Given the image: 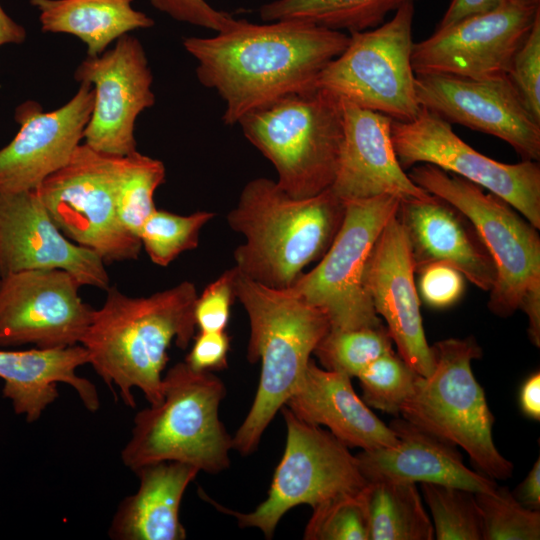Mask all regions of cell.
I'll return each mask as SVG.
<instances>
[{"label":"cell","instance_id":"f1b7e54d","mask_svg":"<svg viewBox=\"0 0 540 540\" xmlns=\"http://www.w3.org/2000/svg\"><path fill=\"white\" fill-rule=\"evenodd\" d=\"M416 0H272L259 8L264 22L295 20L348 34L375 28Z\"/></svg>","mask_w":540,"mask_h":540},{"label":"cell","instance_id":"60d3db41","mask_svg":"<svg viewBox=\"0 0 540 540\" xmlns=\"http://www.w3.org/2000/svg\"><path fill=\"white\" fill-rule=\"evenodd\" d=\"M230 336L225 331H199L185 358V363L195 371L213 372L227 367Z\"/></svg>","mask_w":540,"mask_h":540},{"label":"cell","instance_id":"4dcf8cb0","mask_svg":"<svg viewBox=\"0 0 540 540\" xmlns=\"http://www.w3.org/2000/svg\"><path fill=\"white\" fill-rule=\"evenodd\" d=\"M166 169L158 159L135 151L121 157L117 210L122 225L138 236L145 220L156 209L154 193L165 182Z\"/></svg>","mask_w":540,"mask_h":540},{"label":"cell","instance_id":"277c9868","mask_svg":"<svg viewBox=\"0 0 540 540\" xmlns=\"http://www.w3.org/2000/svg\"><path fill=\"white\" fill-rule=\"evenodd\" d=\"M235 296L250 321L247 359L261 362L253 403L232 437L233 449L248 455L257 449L266 428L299 386L330 323L321 310L290 288L267 287L238 270Z\"/></svg>","mask_w":540,"mask_h":540},{"label":"cell","instance_id":"d6986e66","mask_svg":"<svg viewBox=\"0 0 540 540\" xmlns=\"http://www.w3.org/2000/svg\"><path fill=\"white\" fill-rule=\"evenodd\" d=\"M94 96L93 86L84 82L66 104L53 111H44L32 100L16 108L20 129L0 149V191L35 190L69 161L83 140Z\"/></svg>","mask_w":540,"mask_h":540},{"label":"cell","instance_id":"30bf717a","mask_svg":"<svg viewBox=\"0 0 540 540\" xmlns=\"http://www.w3.org/2000/svg\"><path fill=\"white\" fill-rule=\"evenodd\" d=\"M121 157L81 143L69 161L35 189L63 235L105 264L136 260L142 248L118 215Z\"/></svg>","mask_w":540,"mask_h":540},{"label":"cell","instance_id":"8fae6325","mask_svg":"<svg viewBox=\"0 0 540 540\" xmlns=\"http://www.w3.org/2000/svg\"><path fill=\"white\" fill-rule=\"evenodd\" d=\"M414 3H407L379 26L349 34L340 55L330 61L317 87L392 120L414 119L421 107L412 68Z\"/></svg>","mask_w":540,"mask_h":540},{"label":"cell","instance_id":"5b68a950","mask_svg":"<svg viewBox=\"0 0 540 540\" xmlns=\"http://www.w3.org/2000/svg\"><path fill=\"white\" fill-rule=\"evenodd\" d=\"M409 178L429 194L442 198L473 224L496 270L488 308L508 317L522 310L528 336L540 346V237L509 203L464 178L434 165L411 167Z\"/></svg>","mask_w":540,"mask_h":540},{"label":"cell","instance_id":"f6af8a7d","mask_svg":"<svg viewBox=\"0 0 540 540\" xmlns=\"http://www.w3.org/2000/svg\"><path fill=\"white\" fill-rule=\"evenodd\" d=\"M27 37L25 28L14 21L0 4V46L22 44Z\"/></svg>","mask_w":540,"mask_h":540},{"label":"cell","instance_id":"6da1fadb","mask_svg":"<svg viewBox=\"0 0 540 540\" xmlns=\"http://www.w3.org/2000/svg\"><path fill=\"white\" fill-rule=\"evenodd\" d=\"M349 34L312 23L243 19L210 37H186L200 83L225 102L222 120L246 114L290 94L316 88L326 65L342 53Z\"/></svg>","mask_w":540,"mask_h":540},{"label":"cell","instance_id":"ffe728a7","mask_svg":"<svg viewBox=\"0 0 540 540\" xmlns=\"http://www.w3.org/2000/svg\"><path fill=\"white\" fill-rule=\"evenodd\" d=\"M415 270L406 232L396 214L388 221L368 258L365 285L398 355L419 375L429 376L434 355L420 313Z\"/></svg>","mask_w":540,"mask_h":540},{"label":"cell","instance_id":"7c38bea8","mask_svg":"<svg viewBox=\"0 0 540 540\" xmlns=\"http://www.w3.org/2000/svg\"><path fill=\"white\" fill-rule=\"evenodd\" d=\"M343 202L344 218L329 249L289 288L321 310L330 328L379 326L383 323L367 292L365 272L372 248L400 200L383 194Z\"/></svg>","mask_w":540,"mask_h":540},{"label":"cell","instance_id":"2e32d148","mask_svg":"<svg viewBox=\"0 0 540 540\" xmlns=\"http://www.w3.org/2000/svg\"><path fill=\"white\" fill-rule=\"evenodd\" d=\"M74 78L92 85L95 93L84 143L114 156L137 151L136 119L155 103L153 76L141 42L130 34L121 36L112 49L87 56Z\"/></svg>","mask_w":540,"mask_h":540},{"label":"cell","instance_id":"484cf974","mask_svg":"<svg viewBox=\"0 0 540 540\" xmlns=\"http://www.w3.org/2000/svg\"><path fill=\"white\" fill-rule=\"evenodd\" d=\"M137 491L118 505L108 529L114 540H183L180 505L198 468L176 461L143 465L133 471Z\"/></svg>","mask_w":540,"mask_h":540},{"label":"cell","instance_id":"d590c367","mask_svg":"<svg viewBox=\"0 0 540 540\" xmlns=\"http://www.w3.org/2000/svg\"><path fill=\"white\" fill-rule=\"evenodd\" d=\"M365 488L338 495L312 508L304 539L370 540Z\"/></svg>","mask_w":540,"mask_h":540},{"label":"cell","instance_id":"d6a6232c","mask_svg":"<svg viewBox=\"0 0 540 540\" xmlns=\"http://www.w3.org/2000/svg\"><path fill=\"white\" fill-rule=\"evenodd\" d=\"M438 540H482V521L475 493L435 483H421Z\"/></svg>","mask_w":540,"mask_h":540},{"label":"cell","instance_id":"7a4b0ae2","mask_svg":"<svg viewBox=\"0 0 540 540\" xmlns=\"http://www.w3.org/2000/svg\"><path fill=\"white\" fill-rule=\"evenodd\" d=\"M80 344L97 375L124 404L136 407L132 390L149 405L162 398L163 371L172 342L186 349L195 335V285L183 281L147 297H129L109 286Z\"/></svg>","mask_w":540,"mask_h":540},{"label":"cell","instance_id":"ba28073f","mask_svg":"<svg viewBox=\"0 0 540 540\" xmlns=\"http://www.w3.org/2000/svg\"><path fill=\"white\" fill-rule=\"evenodd\" d=\"M432 347L434 369L419 376L400 414L421 429L465 450L476 470L506 480L513 464L496 448L494 417L471 363L482 356L474 337L449 338Z\"/></svg>","mask_w":540,"mask_h":540},{"label":"cell","instance_id":"f35d334b","mask_svg":"<svg viewBox=\"0 0 540 540\" xmlns=\"http://www.w3.org/2000/svg\"><path fill=\"white\" fill-rule=\"evenodd\" d=\"M418 274L420 297L432 308H448L457 303L464 293L465 277L451 265L431 263Z\"/></svg>","mask_w":540,"mask_h":540},{"label":"cell","instance_id":"d4e9b609","mask_svg":"<svg viewBox=\"0 0 540 540\" xmlns=\"http://www.w3.org/2000/svg\"><path fill=\"white\" fill-rule=\"evenodd\" d=\"M89 363L88 352L77 344L65 348L0 350L2 395L25 421H37L59 396L57 385L71 386L90 412L100 408L95 385L76 371Z\"/></svg>","mask_w":540,"mask_h":540},{"label":"cell","instance_id":"1f68e13d","mask_svg":"<svg viewBox=\"0 0 540 540\" xmlns=\"http://www.w3.org/2000/svg\"><path fill=\"white\" fill-rule=\"evenodd\" d=\"M214 216L207 211L179 215L156 208L141 226L138 237L150 260L166 267L181 253L198 247L201 229Z\"/></svg>","mask_w":540,"mask_h":540},{"label":"cell","instance_id":"e0dca14e","mask_svg":"<svg viewBox=\"0 0 540 540\" xmlns=\"http://www.w3.org/2000/svg\"><path fill=\"white\" fill-rule=\"evenodd\" d=\"M421 108L448 123L507 142L522 160L540 159V122L508 76L471 79L445 74L415 75Z\"/></svg>","mask_w":540,"mask_h":540},{"label":"cell","instance_id":"8d00e7d4","mask_svg":"<svg viewBox=\"0 0 540 540\" xmlns=\"http://www.w3.org/2000/svg\"><path fill=\"white\" fill-rule=\"evenodd\" d=\"M507 76L530 113L540 122V14L515 53Z\"/></svg>","mask_w":540,"mask_h":540},{"label":"cell","instance_id":"7bdbcfd3","mask_svg":"<svg viewBox=\"0 0 540 540\" xmlns=\"http://www.w3.org/2000/svg\"><path fill=\"white\" fill-rule=\"evenodd\" d=\"M525 507L539 510L540 507V458L536 460L525 479L512 493Z\"/></svg>","mask_w":540,"mask_h":540},{"label":"cell","instance_id":"4316f807","mask_svg":"<svg viewBox=\"0 0 540 540\" xmlns=\"http://www.w3.org/2000/svg\"><path fill=\"white\" fill-rule=\"evenodd\" d=\"M134 0H30L39 12L41 30L70 34L98 56L121 36L148 29L154 20L132 7Z\"/></svg>","mask_w":540,"mask_h":540},{"label":"cell","instance_id":"8992f818","mask_svg":"<svg viewBox=\"0 0 540 540\" xmlns=\"http://www.w3.org/2000/svg\"><path fill=\"white\" fill-rule=\"evenodd\" d=\"M225 395L224 383L213 372L176 363L163 375L161 400L135 415L121 451L124 466L135 471L176 461L211 474L227 469L233 440L219 419Z\"/></svg>","mask_w":540,"mask_h":540},{"label":"cell","instance_id":"cb8c5ba5","mask_svg":"<svg viewBox=\"0 0 540 540\" xmlns=\"http://www.w3.org/2000/svg\"><path fill=\"white\" fill-rule=\"evenodd\" d=\"M285 406L297 418L327 427L348 447L374 450L398 442L390 426L356 394L350 377L321 368L313 359Z\"/></svg>","mask_w":540,"mask_h":540},{"label":"cell","instance_id":"9a60e30c","mask_svg":"<svg viewBox=\"0 0 540 540\" xmlns=\"http://www.w3.org/2000/svg\"><path fill=\"white\" fill-rule=\"evenodd\" d=\"M81 284L62 269H34L0 277V347L39 349L80 344L94 309Z\"/></svg>","mask_w":540,"mask_h":540},{"label":"cell","instance_id":"83f0119b","mask_svg":"<svg viewBox=\"0 0 540 540\" xmlns=\"http://www.w3.org/2000/svg\"><path fill=\"white\" fill-rule=\"evenodd\" d=\"M365 496L370 540L435 539L415 483L368 481Z\"/></svg>","mask_w":540,"mask_h":540},{"label":"cell","instance_id":"44dd1931","mask_svg":"<svg viewBox=\"0 0 540 540\" xmlns=\"http://www.w3.org/2000/svg\"><path fill=\"white\" fill-rule=\"evenodd\" d=\"M342 99V98H341ZM343 142L331 186L342 200L392 195L401 200H429L400 166L391 138L392 119L342 99Z\"/></svg>","mask_w":540,"mask_h":540},{"label":"cell","instance_id":"4fadbf2b","mask_svg":"<svg viewBox=\"0 0 540 540\" xmlns=\"http://www.w3.org/2000/svg\"><path fill=\"white\" fill-rule=\"evenodd\" d=\"M391 138L400 166L427 163L499 196L540 229V166L522 160L506 164L473 149L451 124L421 108L412 120H392Z\"/></svg>","mask_w":540,"mask_h":540},{"label":"cell","instance_id":"5bb4252c","mask_svg":"<svg viewBox=\"0 0 540 540\" xmlns=\"http://www.w3.org/2000/svg\"><path fill=\"white\" fill-rule=\"evenodd\" d=\"M539 14L540 3L506 0L490 11L437 28L413 44V71L471 79L507 76Z\"/></svg>","mask_w":540,"mask_h":540},{"label":"cell","instance_id":"ac0fdd59","mask_svg":"<svg viewBox=\"0 0 540 540\" xmlns=\"http://www.w3.org/2000/svg\"><path fill=\"white\" fill-rule=\"evenodd\" d=\"M34 269H62L81 286H110L104 261L63 235L36 190L0 191V277Z\"/></svg>","mask_w":540,"mask_h":540},{"label":"cell","instance_id":"7402d4cb","mask_svg":"<svg viewBox=\"0 0 540 540\" xmlns=\"http://www.w3.org/2000/svg\"><path fill=\"white\" fill-rule=\"evenodd\" d=\"M396 216L409 240L415 273L441 262L457 269L476 287L490 291L496 270L470 220L447 201L401 200Z\"/></svg>","mask_w":540,"mask_h":540},{"label":"cell","instance_id":"9c48e42d","mask_svg":"<svg viewBox=\"0 0 540 540\" xmlns=\"http://www.w3.org/2000/svg\"><path fill=\"white\" fill-rule=\"evenodd\" d=\"M281 411L286 444L267 498L253 511L243 513L222 506L201 491L205 501L236 518L240 527L257 528L267 539L290 509L303 504L314 508L338 495L360 491L368 483L348 446L321 426L297 418L286 406Z\"/></svg>","mask_w":540,"mask_h":540},{"label":"cell","instance_id":"3957f363","mask_svg":"<svg viewBox=\"0 0 540 540\" xmlns=\"http://www.w3.org/2000/svg\"><path fill=\"white\" fill-rule=\"evenodd\" d=\"M344 213L345 204L331 187L294 198L276 181L255 178L227 215L229 226L245 237L234 251L235 267L267 287L289 288L307 265L327 252Z\"/></svg>","mask_w":540,"mask_h":540},{"label":"cell","instance_id":"52a82bcc","mask_svg":"<svg viewBox=\"0 0 540 540\" xmlns=\"http://www.w3.org/2000/svg\"><path fill=\"white\" fill-rule=\"evenodd\" d=\"M244 136L274 166L276 183L308 198L335 180L342 142V99L322 88L290 94L243 116Z\"/></svg>","mask_w":540,"mask_h":540},{"label":"cell","instance_id":"b9f144b4","mask_svg":"<svg viewBox=\"0 0 540 540\" xmlns=\"http://www.w3.org/2000/svg\"><path fill=\"white\" fill-rule=\"evenodd\" d=\"M506 0H452L437 28L445 27L467 16L490 11ZM540 3V0H524Z\"/></svg>","mask_w":540,"mask_h":540},{"label":"cell","instance_id":"74e56055","mask_svg":"<svg viewBox=\"0 0 540 540\" xmlns=\"http://www.w3.org/2000/svg\"><path fill=\"white\" fill-rule=\"evenodd\" d=\"M236 267L223 272L197 296L194 318L199 331H225L235 299Z\"/></svg>","mask_w":540,"mask_h":540},{"label":"cell","instance_id":"603a6c76","mask_svg":"<svg viewBox=\"0 0 540 540\" xmlns=\"http://www.w3.org/2000/svg\"><path fill=\"white\" fill-rule=\"evenodd\" d=\"M389 426L398 439L396 445L356 455L367 481L435 483L472 492H488L498 486L493 479L468 468L455 445L404 418L392 420Z\"/></svg>","mask_w":540,"mask_h":540},{"label":"cell","instance_id":"e575fe53","mask_svg":"<svg viewBox=\"0 0 540 540\" xmlns=\"http://www.w3.org/2000/svg\"><path fill=\"white\" fill-rule=\"evenodd\" d=\"M419 376L398 354L390 351L371 362L357 378L368 406L398 415Z\"/></svg>","mask_w":540,"mask_h":540},{"label":"cell","instance_id":"f546056e","mask_svg":"<svg viewBox=\"0 0 540 540\" xmlns=\"http://www.w3.org/2000/svg\"><path fill=\"white\" fill-rule=\"evenodd\" d=\"M392 344L383 324L356 329L330 328L313 353L323 368L353 378L371 362L393 351Z\"/></svg>","mask_w":540,"mask_h":540},{"label":"cell","instance_id":"836d02e7","mask_svg":"<svg viewBox=\"0 0 540 540\" xmlns=\"http://www.w3.org/2000/svg\"><path fill=\"white\" fill-rule=\"evenodd\" d=\"M482 521V540H538L540 512L523 506L507 487L474 492Z\"/></svg>","mask_w":540,"mask_h":540},{"label":"cell","instance_id":"ab89813d","mask_svg":"<svg viewBox=\"0 0 540 540\" xmlns=\"http://www.w3.org/2000/svg\"><path fill=\"white\" fill-rule=\"evenodd\" d=\"M158 11L172 19L219 32L232 26L237 19L217 10L206 0H149Z\"/></svg>","mask_w":540,"mask_h":540},{"label":"cell","instance_id":"ee69618b","mask_svg":"<svg viewBox=\"0 0 540 540\" xmlns=\"http://www.w3.org/2000/svg\"><path fill=\"white\" fill-rule=\"evenodd\" d=\"M519 406L528 418L540 420V373L531 374L521 385Z\"/></svg>","mask_w":540,"mask_h":540}]
</instances>
